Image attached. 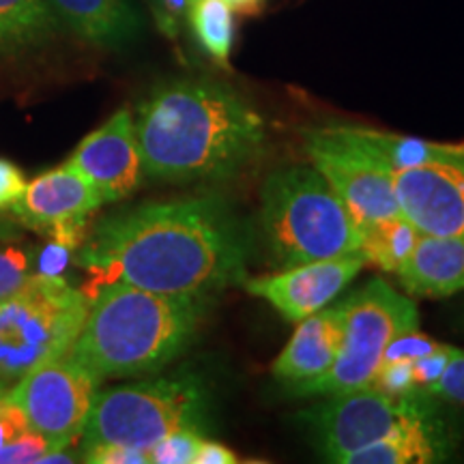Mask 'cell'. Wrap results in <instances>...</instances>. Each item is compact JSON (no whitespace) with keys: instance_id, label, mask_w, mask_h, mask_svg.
Segmentation results:
<instances>
[{"instance_id":"obj_16","label":"cell","mask_w":464,"mask_h":464,"mask_svg":"<svg viewBox=\"0 0 464 464\" xmlns=\"http://www.w3.org/2000/svg\"><path fill=\"white\" fill-rule=\"evenodd\" d=\"M48 5L58 24L106 50H123L144 31L140 11L130 0H48Z\"/></svg>"},{"instance_id":"obj_32","label":"cell","mask_w":464,"mask_h":464,"mask_svg":"<svg viewBox=\"0 0 464 464\" xmlns=\"http://www.w3.org/2000/svg\"><path fill=\"white\" fill-rule=\"evenodd\" d=\"M31 430L26 417L17 406L7 398H0V451L7 450L15 440H20Z\"/></svg>"},{"instance_id":"obj_30","label":"cell","mask_w":464,"mask_h":464,"mask_svg":"<svg viewBox=\"0 0 464 464\" xmlns=\"http://www.w3.org/2000/svg\"><path fill=\"white\" fill-rule=\"evenodd\" d=\"M50 451L48 440L42 434L34 430H28L20 440L9 445L7 450L0 451V464H26V462H39L42 456Z\"/></svg>"},{"instance_id":"obj_31","label":"cell","mask_w":464,"mask_h":464,"mask_svg":"<svg viewBox=\"0 0 464 464\" xmlns=\"http://www.w3.org/2000/svg\"><path fill=\"white\" fill-rule=\"evenodd\" d=\"M73 258V249H69L65 246L56 241H48L42 247V252L37 254L34 258V274L39 276H48V277H63L65 276L69 263Z\"/></svg>"},{"instance_id":"obj_12","label":"cell","mask_w":464,"mask_h":464,"mask_svg":"<svg viewBox=\"0 0 464 464\" xmlns=\"http://www.w3.org/2000/svg\"><path fill=\"white\" fill-rule=\"evenodd\" d=\"M400 211L423 235L464 239V155L393 172Z\"/></svg>"},{"instance_id":"obj_9","label":"cell","mask_w":464,"mask_h":464,"mask_svg":"<svg viewBox=\"0 0 464 464\" xmlns=\"http://www.w3.org/2000/svg\"><path fill=\"white\" fill-rule=\"evenodd\" d=\"M304 149L312 166L332 185L357 224L400 216L393 170L344 125L307 130Z\"/></svg>"},{"instance_id":"obj_8","label":"cell","mask_w":464,"mask_h":464,"mask_svg":"<svg viewBox=\"0 0 464 464\" xmlns=\"http://www.w3.org/2000/svg\"><path fill=\"white\" fill-rule=\"evenodd\" d=\"M430 392H413L404 398L387 396L374 387L324 396L327 400L301 413L312 428L318 450L332 462L346 464L355 451L398 430L404 423L434 413Z\"/></svg>"},{"instance_id":"obj_23","label":"cell","mask_w":464,"mask_h":464,"mask_svg":"<svg viewBox=\"0 0 464 464\" xmlns=\"http://www.w3.org/2000/svg\"><path fill=\"white\" fill-rule=\"evenodd\" d=\"M202 430L183 428L170 432L149 450V462L153 464H194L202 443Z\"/></svg>"},{"instance_id":"obj_29","label":"cell","mask_w":464,"mask_h":464,"mask_svg":"<svg viewBox=\"0 0 464 464\" xmlns=\"http://www.w3.org/2000/svg\"><path fill=\"white\" fill-rule=\"evenodd\" d=\"M432 396L464 406V351L456 348L440 381L434 385Z\"/></svg>"},{"instance_id":"obj_5","label":"cell","mask_w":464,"mask_h":464,"mask_svg":"<svg viewBox=\"0 0 464 464\" xmlns=\"http://www.w3.org/2000/svg\"><path fill=\"white\" fill-rule=\"evenodd\" d=\"M91 299L65 277L33 274L0 301V379L20 381L45 362L67 355L82 332Z\"/></svg>"},{"instance_id":"obj_21","label":"cell","mask_w":464,"mask_h":464,"mask_svg":"<svg viewBox=\"0 0 464 464\" xmlns=\"http://www.w3.org/2000/svg\"><path fill=\"white\" fill-rule=\"evenodd\" d=\"M359 232H362L359 249H362L365 260L396 276L406 265V260L411 258L421 237L420 228L411 219H406L402 213L359 224Z\"/></svg>"},{"instance_id":"obj_10","label":"cell","mask_w":464,"mask_h":464,"mask_svg":"<svg viewBox=\"0 0 464 464\" xmlns=\"http://www.w3.org/2000/svg\"><path fill=\"white\" fill-rule=\"evenodd\" d=\"M100 382L67 353L15 381L5 398L24 413L31 430L48 440L50 451L67 450L82 437Z\"/></svg>"},{"instance_id":"obj_22","label":"cell","mask_w":464,"mask_h":464,"mask_svg":"<svg viewBox=\"0 0 464 464\" xmlns=\"http://www.w3.org/2000/svg\"><path fill=\"white\" fill-rule=\"evenodd\" d=\"M226 0H189L188 22L196 39L218 65L228 67L235 42V20Z\"/></svg>"},{"instance_id":"obj_28","label":"cell","mask_w":464,"mask_h":464,"mask_svg":"<svg viewBox=\"0 0 464 464\" xmlns=\"http://www.w3.org/2000/svg\"><path fill=\"white\" fill-rule=\"evenodd\" d=\"M82 460L92 464H147L149 451L116 443H91L82 448Z\"/></svg>"},{"instance_id":"obj_13","label":"cell","mask_w":464,"mask_h":464,"mask_svg":"<svg viewBox=\"0 0 464 464\" xmlns=\"http://www.w3.org/2000/svg\"><path fill=\"white\" fill-rule=\"evenodd\" d=\"M67 164L95 185L103 202L127 198L144 174L131 110L121 108L108 123L89 133Z\"/></svg>"},{"instance_id":"obj_34","label":"cell","mask_w":464,"mask_h":464,"mask_svg":"<svg viewBox=\"0 0 464 464\" xmlns=\"http://www.w3.org/2000/svg\"><path fill=\"white\" fill-rule=\"evenodd\" d=\"M149 3L161 31L168 37H177L179 24H181L183 17H188L189 0H149Z\"/></svg>"},{"instance_id":"obj_35","label":"cell","mask_w":464,"mask_h":464,"mask_svg":"<svg viewBox=\"0 0 464 464\" xmlns=\"http://www.w3.org/2000/svg\"><path fill=\"white\" fill-rule=\"evenodd\" d=\"M26 188L24 172L9 160H0V211L9 208Z\"/></svg>"},{"instance_id":"obj_15","label":"cell","mask_w":464,"mask_h":464,"mask_svg":"<svg viewBox=\"0 0 464 464\" xmlns=\"http://www.w3.org/2000/svg\"><path fill=\"white\" fill-rule=\"evenodd\" d=\"M342 304L324 305L297 323L293 338L271 365L276 379L299 382L327 372L340 355Z\"/></svg>"},{"instance_id":"obj_33","label":"cell","mask_w":464,"mask_h":464,"mask_svg":"<svg viewBox=\"0 0 464 464\" xmlns=\"http://www.w3.org/2000/svg\"><path fill=\"white\" fill-rule=\"evenodd\" d=\"M48 235L52 241L61 243L73 252H78L82 247V243L89 237V216H78V218H67V219H58V222L50 224Z\"/></svg>"},{"instance_id":"obj_2","label":"cell","mask_w":464,"mask_h":464,"mask_svg":"<svg viewBox=\"0 0 464 464\" xmlns=\"http://www.w3.org/2000/svg\"><path fill=\"white\" fill-rule=\"evenodd\" d=\"M142 172L168 183L232 177L266 142L265 119L232 86L172 80L140 103L136 119Z\"/></svg>"},{"instance_id":"obj_19","label":"cell","mask_w":464,"mask_h":464,"mask_svg":"<svg viewBox=\"0 0 464 464\" xmlns=\"http://www.w3.org/2000/svg\"><path fill=\"white\" fill-rule=\"evenodd\" d=\"M344 127L353 138H357V140L365 144L372 153L379 155L382 164L392 168L393 172L428 164H439V161L458 160L464 155V147H460V144L428 142L421 140V138L398 136V133L376 131L368 130V127Z\"/></svg>"},{"instance_id":"obj_20","label":"cell","mask_w":464,"mask_h":464,"mask_svg":"<svg viewBox=\"0 0 464 464\" xmlns=\"http://www.w3.org/2000/svg\"><path fill=\"white\" fill-rule=\"evenodd\" d=\"M58 28L48 0H0V56L39 48Z\"/></svg>"},{"instance_id":"obj_11","label":"cell","mask_w":464,"mask_h":464,"mask_svg":"<svg viewBox=\"0 0 464 464\" xmlns=\"http://www.w3.org/2000/svg\"><path fill=\"white\" fill-rule=\"evenodd\" d=\"M368 260L357 252H346L334 258L286 266L284 271L258 277H246L243 286L254 297L274 305L290 323H299L329 305L359 276Z\"/></svg>"},{"instance_id":"obj_24","label":"cell","mask_w":464,"mask_h":464,"mask_svg":"<svg viewBox=\"0 0 464 464\" xmlns=\"http://www.w3.org/2000/svg\"><path fill=\"white\" fill-rule=\"evenodd\" d=\"M440 348L439 342L428 338L426 334H420L417 329H409V332L400 334L387 344L385 353H382V363H400V362H415V359L430 355V353Z\"/></svg>"},{"instance_id":"obj_18","label":"cell","mask_w":464,"mask_h":464,"mask_svg":"<svg viewBox=\"0 0 464 464\" xmlns=\"http://www.w3.org/2000/svg\"><path fill=\"white\" fill-rule=\"evenodd\" d=\"M451 454V437L437 411L413 420L348 458L346 464H430Z\"/></svg>"},{"instance_id":"obj_7","label":"cell","mask_w":464,"mask_h":464,"mask_svg":"<svg viewBox=\"0 0 464 464\" xmlns=\"http://www.w3.org/2000/svg\"><path fill=\"white\" fill-rule=\"evenodd\" d=\"M342 304L340 355L327 372L299 382H288L299 398L332 396L370 385L382 363V353L396 335L420 327L417 305L392 284L372 277L353 290Z\"/></svg>"},{"instance_id":"obj_3","label":"cell","mask_w":464,"mask_h":464,"mask_svg":"<svg viewBox=\"0 0 464 464\" xmlns=\"http://www.w3.org/2000/svg\"><path fill=\"white\" fill-rule=\"evenodd\" d=\"M89 299V314L69 355L100 381L153 374L172 363L194 340L211 301L123 282L103 284Z\"/></svg>"},{"instance_id":"obj_26","label":"cell","mask_w":464,"mask_h":464,"mask_svg":"<svg viewBox=\"0 0 464 464\" xmlns=\"http://www.w3.org/2000/svg\"><path fill=\"white\" fill-rule=\"evenodd\" d=\"M456 346H448V344H440V348L430 353V355L415 359L411 362V370H413V382H415V390L421 392H430L434 390V385L440 381L443 376L445 368H448L451 355H454Z\"/></svg>"},{"instance_id":"obj_14","label":"cell","mask_w":464,"mask_h":464,"mask_svg":"<svg viewBox=\"0 0 464 464\" xmlns=\"http://www.w3.org/2000/svg\"><path fill=\"white\" fill-rule=\"evenodd\" d=\"M102 205L103 198L95 185L72 164H65L26 183L20 198L9 207V216L26 228L45 230L58 219L91 216Z\"/></svg>"},{"instance_id":"obj_6","label":"cell","mask_w":464,"mask_h":464,"mask_svg":"<svg viewBox=\"0 0 464 464\" xmlns=\"http://www.w3.org/2000/svg\"><path fill=\"white\" fill-rule=\"evenodd\" d=\"M207 398L191 374L147 379L97 392L84 445L116 443L149 451L170 432L205 426Z\"/></svg>"},{"instance_id":"obj_37","label":"cell","mask_w":464,"mask_h":464,"mask_svg":"<svg viewBox=\"0 0 464 464\" xmlns=\"http://www.w3.org/2000/svg\"><path fill=\"white\" fill-rule=\"evenodd\" d=\"M232 11L241 15H256L263 9L265 0H226Z\"/></svg>"},{"instance_id":"obj_4","label":"cell","mask_w":464,"mask_h":464,"mask_svg":"<svg viewBox=\"0 0 464 464\" xmlns=\"http://www.w3.org/2000/svg\"><path fill=\"white\" fill-rule=\"evenodd\" d=\"M260 226L276 265L286 266L357 252V219L314 166L271 172L260 188Z\"/></svg>"},{"instance_id":"obj_36","label":"cell","mask_w":464,"mask_h":464,"mask_svg":"<svg viewBox=\"0 0 464 464\" xmlns=\"http://www.w3.org/2000/svg\"><path fill=\"white\" fill-rule=\"evenodd\" d=\"M237 462H241V458H237L235 451L226 448V445L218 443V440L202 439L194 464H237Z\"/></svg>"},{"instance_id":"obj_27","label":"cell","mask_w":464,"mask_h":464,"mask_svg":"<svg viewBox=\"0 0 464 464\" xmlns=\"http://www.w3.org/2000/svg\"><path fill=\"white\" fill-rule=\"evenodd\" d=\"M370 387H374V390L393 398H404L409 396V393L417 392L413 382V370H411L409 362L381 365L379 372H376L374 379L370 381Z\"/></svg>"},{"instance_id":"obj_1","label":"cell","mask_w":464,"mask_h":464,"mask_svg":"<svg viewBox=\"0 0 464 464\" xmlns=\"http://www.w3.org/2000/svg\"><path fill=\"white\" fill-rule=\"evenodd\" d=\"M247 256V232L232 208L218 196H189L103 218L78 249L75 265L91 274L92 293L123 282L150 293L213 299L243 284Z\"/></svg>"},{"instance_id":"obj_38","label":"cell","mask_w":464,"mask_h":464,"mask_svg":"<svg viewBox=\"0 0 464 464\" xmlns=\"http://www.w3.org/2000/svg\"><path fill=\"white\" fill-rule=\"evenodd\" d=\"M5 387H7V382H5L3 379H0V398H3L5 393H7V390H5Z\"/></svg>"},{"instance_id":"obj_25","label":"cell","mask_w":464,"mask_h":464,"mask_svg":"<svg viewBox=\"0 0 464 464\" xmlns=\"http://www.w3.org/2000/svg\"><path fill=\"white\" fill-rule=\"evenodd\" d=\"M31 276V260L22 249L0 247V301L17 293Z\"/></svg>"},{"instance_id":"obj_17","label":"cell","mask_w":464,"mask_h":464,"mask_svg":"<svg viewBox=\"0 0 464 464\" xmlns=\"http://www.w3.org/2000/svg\"><path fill=\"white\" fill-rule=\"evenodd\" d=\"M411 297L443 299L464 290V239L423 235L398 271Z\"/></svg>"}]
</instances>
